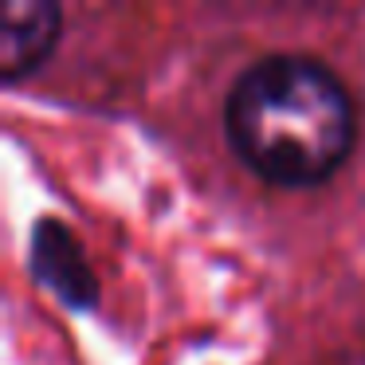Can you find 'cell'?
<instances>
[{"label": "cell", "mask_w": 365, "mask_h": 365, "mask_svg": "<svg viewBox=\"0 0 365 365\" xmlns=\"http://www.w3.org/2000/svg\"><path fill=\"white\" fill-rule=\"evenodd\" d=\"M354 98L314 56L271 51L232 79L224 95V134L252 173L302 189L346 161L354 145Z\"/></svg>", "instance_id": "cell-1"}, {"label": "cell", "mask_w": 365, "mask_h": 365, "mask_svg": "<svg viewBox=\"0 0 365 365\" xmlns=\"http://www.w3.org/2000/svg\"><path fill=\"white\" fill-rule=\"evenodd\" d=\"M28 263H32L36 279L43 287L59 294L67 307L75 310H91L98 302V283L91 271L83 244L75 240V232L56 216H40L28 240Z\"/></svg>", "instance_id": "cell-2"}, {"label": "cell", "mask_w": 365, "mask_h": 365, "mask_svg": "<svg viewBox=\"0 0 365 365\" xmlns=\"http://www.w3.org/2000/svg\"><path fill=\"white\" fill-rule=\"evenodd\" d=\"M59 43V9L51 0H9L0 12V75L24 79Z\"/></svg>", "instance_id": "cell-3"}]
</instances>
